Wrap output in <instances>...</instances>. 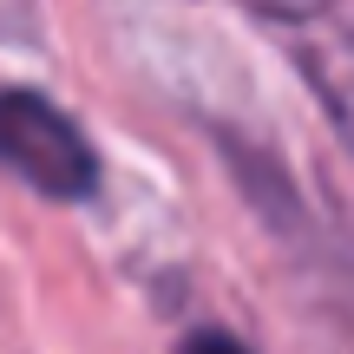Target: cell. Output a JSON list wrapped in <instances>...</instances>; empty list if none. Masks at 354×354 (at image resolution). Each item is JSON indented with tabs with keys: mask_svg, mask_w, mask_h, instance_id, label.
I'll list each match as a JSON object with an SVG mask.
<instances>
[{
	"mask_svg": "<svg viewBox=\"0 0 354 354\" xmlns=\"http://www.w3.org/2000/svg\"><path fill=\"white\" fill-rule=\"evenodd\" d=\"M0 171L53 203H86L99 190V151L73 112L33 86H0Z\"/></svg>",
	"mask_w": 354,
	"mask_h": 354,
	"instance_id": "obj_1",
	"label": "cell"
},
{
	"mask_svg": "<svg viewBox=\"0 0 354 354\" xmlns=\"http://www.w3.org/2000/svg\"><path fill=\"white\" fill-rule=\"evenodd\" d=\"M177 354H250V348H243L230 328H190L184 342H177Z\"/></svg>",
	"mask_w": 354,
	"mask_h": 354,
	"instance_id": "obj_2",
	"label": "cell"
}]
</instances>
